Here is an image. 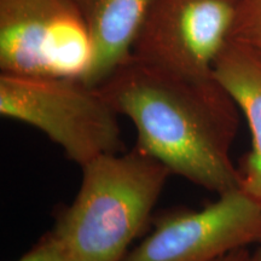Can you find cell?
I'll list each match as a JSON object with an SVG mask.
<instances>
[{
    "label": "cell",
    "instance_id": "obj_9",
    "mask_svg": "<svg viewBox=\"0 0 261 261\" xmlns=\"http://www.w3.org/2000/svg\"><path fill=\"white\" fill-rule=\"evenodd\" d=\"M231 39L252 48L261 58V0H242Z\"/></svg>",
    "mask_w": 261,
    "mask_h": 261
},
{
    "label": "cell",
    "instance_id": "obj_2",
    "mask_svg": "<svg viewBox=\"0 0 261 261\" xmlns=\"http://www.w3.org/2000/svg\"><path fill=\"white\" fill-rule=\"evenodd\" d=\"M81 169L79 192L52 232L70 261H122L172 173L137 145Z\"/></svg>",
    "mask_w": 261,
    "mask_h": 261
},
{
    "label": "cell",
    "instance_id": "obj_10",
    "mask_svg": "<svg viewBox=\"0 0 261 261\" xmlns=\"http://www.w3.org/2000/svg\"><path fill=\"white\" fill-rule=\"evenodd\" d=\"M17 261H70L55 233L48 232Z\"/></svg>",
    "mask_w": 261,
    "mask_h": 261
},
{
    "label": "cell",
    "instance_id": "obj_4",
    "mask_svg": "<svg viewBox=\"0 0 261 261\" xmlns=\"http://www.w3.org/2000/svg\"><path fill=\"white\" fill-rule=\"evenodd\" d=\"M94 61L74 0H0V71L84 80Z\"/></svg>",
    "mask_w": 261,
    "mask_h": 261
},
{
    "label": "cell",
    "instance_id": "obj_12",
    "mask_svg": "<svg viewBox=\"0 0 261 261\" xmlns=\"http://www.w3.org/2000/svg\"><path fill=\"white\" fill-rule=\"evenodd\" d=\"M248 261H261V244L257 246L253 253H250V257Z\"/></svg>",
    "mask_w": 261,
    "mask_h": 261
},
{
    "label": "cell",
    "instance_id": "obj_6",
    "mask_svg": "<svg viewBox=\"0 0 261 261\" xmlns=\"http://www.w3.org/2000/svg\"><path fill=\"white\" fill-rule=\"evenodd\" d=\"M261 243V203L242 188L200 211L168 215L122 261H215Z\"/></svg>",
    "mask_w": 261,
    "mask_h": 261
},
{
    "label": "cell",
    "instance_id": "obj_3",
    "mask_svg": "<svg viewBox=\"0 0 261 261\" xmlns=\"http://www.w3.org/2000/svg\"><path fill=\"white\" fill-rule=\"evenodd\" d=\"M0 114L40 129L80 167L125 146L119 114L80 79L0 73Z\"/></svg>",
    "mask_w": 261,
    "mask_h": 261
},
{
    "label": "cell",
    "instance_id": "obj_5",
    "mask_svg": "<svg viewBox=\"0 0 261 261\" xmlns=\"http://www.w3.org/2000/svg\"><path fill=\"white\" fill-rule=\"evenodd\" d=\"M242 0H156L133 45L136 60L187 77L214 76Z\"/></svg>",
    "mask_w": 261,
    "mask_h": 261
},
{
    "label": "cell",
    "instance_id": "obj_7",
    "mask_svg": "<svg viewBox=\"0 0 261 261\" xmlns=\"http://www.w3.org/2000/svg\"><path fill=\"white\" fill-rule=\"evenodd\" d=\"M90 29L94 61L85 83L99 86L132 55L156 0H74Z\"/></svg>",
    "mask_w": 261,
    "mask_h": 261
},
{
    "label": "cell",
    "instance_id": "obj_1",
    "mask_svg": "<svg viewBox=\"0 0 261 261\" xmlns=\"http://www.w3.org/2000/svg\"><path fill=\"white\" fill-rule=\"evenodd\" d=\"M97 87L133 122L137 146L172 174L218 195L241 187L231 159L240 109L214 76H181L130 56Z\"/></svg>",
    "mask_w": 261,
    "mask_h": 261
},
{
    "label": "cell",
    "instance_id": "obj_8",
    "mask_svg": "<svg viewBox=\"0 0 261 261\" xmlns=\"http://www.w3.org/2000/svg\"><path fill=\"white\" fill-rule=\"evenodd\" d=\"M213 74L249 125L252 150L240 169L241 188L261 203V58L230 39L215 61Z\"/></svg>",
    "mask_w": 261,
    "mask_h": 261
},
{
    "label": "cell",
    "instance_id": "obj_13",
    "mask_svg": "<svg viewBox=\"0 0 261 261\" xmlns=\"http://www.w3.org/2000/svg\"><path fill=\"white\" fill-rule=\"evenodd\" d=\"M260 244H261V243H260Z\"/></svg>",
    "mask_w": 261,
    "mask_h": 261
},
{
    "label": "cell",
    "instance_id": "obj_11",
    "mask_svg": "<svg viewBox=\"0 0 261 261\" xmlns=\"http://www.w3.org/2000/svg\"><path fill=\"white\" fill-rule=\"evenodd\" d=\"M250 257V253L247 248L233 250V252L226 254V255L219 257L215 261H248Z\"/></svg>",
    "mask_w": 261,
    "mask_h": 261
}]
</instances>
